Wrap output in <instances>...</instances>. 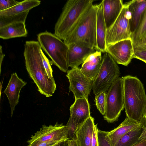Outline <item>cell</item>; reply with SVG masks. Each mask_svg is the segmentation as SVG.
Masks as SVG:
<instances>
[{
  "label": "cell",
  "mask_w": 146,
  "mask_h": 146,
  "mask_svg": "<svg viewBox=\"0 0 146 146\" xmlns=\"http://www.w3.org/2000/svg\"><path fill=\"white\" fill-rule=\"evenodd\" d=\"M114 59L107 52L102 56V61L98 73L94 80L92 89L96 95L107 92L113 83L119 77V68Z\"/></svg>",
  "instance_id": "7"
},
{
  "label": "cell",
  "mask_w": 146,
  "mask_h": 146,
  "mask_svg": "<svg viewBox=\"0 0 146 146\" xmlns=\"http://www.w3.org/2000/svg\"><path fill=\"white\" fill-rule=\"evenodd\" d=\"M133 47L146 49V43L144 44L133 46Z\"/></svg>",
  "instance_id": "38"
},
{
  "label": "cell",
  "mask_w": 146,
  "mask_h": 146,
  "mask_svg": "<svg viewBox=\"0 0 146 146\" xmlns=\"http://www.w3.org/2000/svg\"><path fill=\"white\" fill-rule=\"evenodd\" d=\"M130 19L131 14L128 10L127 2L123 4V8L117 19L106 31V47L121 40L131 38Z\"/></svg>",
  "instance_id": "8"
},
{
  "label": "cell",
  "mask_w": 146,
  "mask_h": 146,
  "mask_svg": "<svg viewBox=\"0 0 146 146\" xmlns=\"http://www.w3.org/2000/svg\"><path fill=\"white\" fill-rule=\"evenodd\" d=\"M29 11L9 16H0V28L18 23H25Z\"/></svg>",
  "instance_id": "25"
},
{
  "label": "cell",
  "mask_w": 146,
  "mask_h": 146,
  "mask_svg": "<svg viewBox=\"0 0 146 146\" xmlns=\"http://www.w3.org/2000/svg\"><path fill=\"white\" fill-rule=\"evenodd\" d=\"M93 0H69L65 4L54 27V34L63 40Z\"/></svg>",
  "instance_id": "4"
},
{
  "label": "cell",
  "mask_w": 146,
  "mask_h": 146,
  "mask_svg": "<svg viewBox=\"0 0 146 146\" xmlns=\"http://www.w3.org/2000/svg\"><path fill=\"white\" fill-rule=\"evenodd\" d=\"M66 125L56 122L54 125H43L27 141L28 145L46 142H60L69 139Z\"/></svg>",
  "instance_id": "9"
},
{
  "label": "cell",
  "mask_w": 146,
  "mask_h": 146,
  "mask_svg": "<svg viewBox=\"0 0 146 146\" xmlns=\"http://www.w3.org/2000/svg\"><path fill=\"white\" fill-rule=\"evenodd\" d=\"M133 146H146V139H143L140 140Z\"/></svg>",
  "instance_id": "36"
},
{
  "label": "cell",
  "mask_w": 146,
  "mask_h": 146,
  "mask_svg": "<svg viewBox=\"0 0 146 146\" xmlns=\"http://www.w3.org/2000/svg\"><path fill=\"white\" fill-rule=\"evenodd\" d=\"M90 107L88 99H75V102L70 107L69 118L79 127L91 116Z\"/></svg>",
  "instance_id": "13"
},
{
  "label": "cell",
  "mask_w": 146,
  "mask_h": 146,
  "mask_svg": "<svg viewBox=\"0 0 146 146\" xmlns=\"http://www.w3.org/2000/svg\"><path fill=\"white\" fill-rule=\"evenodd\" d=\"M41 53L43 64L47 76L49 78L52 80H54L53 77V70L51 65L53 64L52 62L50 61L43 53L42 50Z\"/></svg>",
  "instance_id": "28"
},
{
  "label": "cell",
  "mask_w": 146,
  "mask_h": 146,
  "mask_svg": "<svg viewBox=\"0 0 146 146\" xmlns=\"http://www.w3.org/2000/svg\"><path fill=\"white\" fill-rule=\"evenodd\" d=\"M98 129L97 124H95L94 127L93 133L91 140V146H98L97 137Z\"/></svg>",
  "instance_id": "33"
},
{
  "label": "cell",
  "mask_w": 146,
  "mask_h": 146,
  "mask_svg": "<svg viewBox=\"0 0 146 146\" xmlns=\"http://www.w3.org/2000/svg\"><path fill=\"white\" fill-rule=\"evenodd\" d=\"M140 125V123L126 117L117 127L108 132L107 137L114 146L123 136L131 130Z\"/></svg>",
  "instance_id": "20"
},
{
  "label": "cell",
  "mask_w": 146,
  "mask_h": 146,
  "mask_svg": "<svg viewBox=\"0 0 146 146\" xmlns=\"http://www.w3.org/2000/svg\"><path fill=\"white\" fill-rule=\"evenodd\" d=\"M66 76L69 82V92H72L75 99H88L92 89L94 81L85 75L78 67L68 70Z\"/></svg>",
  "instance_id": "10"
},
{
  "label": "cell",
  "mask_w": 146,
  "mask_h": 146,
  "mask_svg": "<svg viewBox=\"0 0 146 146\" xmlns=\"http://www.w3.org/2000/svg\"><path fill=\"white\" fill-rule=\"evenodd\" d=\"M139 123L143 128V131L139 138V141L143 139H146V108Z\"/></svg>",
  "instance_id": "32"
},
{
  "label": "cell",
  "mask_w": 146,
  "mask_h": 146,
  "mask_svg": "<svg viewBox=\"0 0 146 146\" xmlns=\"http://www.w3.org/2000/svg\"><path fill=\"white\" fill-rule=\"evenodd\" d=\"M41 1L38 0H25L7 9L0 11V16H9L27 11L39 5Z\"/></svg>",
  "instance_id": "22"
},
{
  "label": "cell",
  "mask_w": 146,
  "mask_h": 146,
  "mask_svg": "<svg viewBox=\"0 0 146 146\" xmlns=\"http://www.w3.org/2000/svg\"><path fill=\"white\" fill-rule=\"evenodd\" d=\"M42 48L38 41H27L24 56L27 70L37 86L38 92L46 97L52 96L56 90L54 80L49 78L44 67Z\"/></svg>",
  "instance_id": "1"
},
{
  "label": "cell",
  "mask_w": 146,
  "mask_h": 146,
  "mask_svg": "<svg viewBox=\"0 0 146 146\" xmlns=\"http://www.w3.org/2000/svg\"><path fill=\"white\" fill-rule=\"evenodd\" d=\"M37 40L53 63L62 72H67L68 70L67 60L68 45L54 34L46 31L38 34Z\"/></svg>",
  "instance_id": "5"
},
{
  "label": "cell",
  "mask_w": 146,
  "mask_h": 146,
  "mask_svg": "<svg viewBox=\"0 0 146 146\" xmlns=\"http://www.w3.org/2000/svg\"><path fill=\"white\" fill-rule=\"evenodd\" d=\"M107 91L104 118L108 123H112L118 120L121 111L124 108L122 77L117 79Z\"/></svg>",
  "instance_id": "6"
},
{
  "label": "cell",
  "mask_w": 146,
  "mask_h": 146,
  "mask_svg": "<svg viewBox=\"0 0 146 146\" xmlns=\"http://www.w3.org/2000/svg\"><path fill=\"white\" fill-rule=\"evenodd\" d=\"M146 36V10L138 26L131 35L133 46L139 44Z\"/></svg>",
  "instance_id": "24"
},
{
  "label": "cell",
  "mask_w": 146,
  "mask_h": 146,
  "mask_svg": "<svg viewBox=\"0 0 146 146\" xmlns=\"http://www.w3.org/2000/svg\"><path fill=\"white\" fill-rule=\"evenodd\" d=\"M14 0H0V11L11 8L20 3Z\"/></svg>",
  "instance_id": "31"
},
{
  "label": "cell",
  "mask_w": 146,
  "mask_h": 146,
  "mask_svg": "<svg viewBox=\"0 0 146 146\" xmlns=\"http://www.w3.org/2000/svg\"><path fill=\"white\" fill-rule=\"evenodd\" d=\"M68 129V138L72 140L75 137V134L78 129L76 124L70 118L66 125Z\"/></svg>",
  "instance_id": "30"
},
{
  "label": "cell",
  "mask_w": 146,
  "mask_h": 146,
  "mask_svg": "<svg viewBox=\"0 0 146 146\" xmlns=\"http://www.w3.org/2000/svg\"><path fill=\"white\" fill-rule=\"evenodd\" d=\"M143 131L141 125L131 130L122 137L114 146H133L139 141Z\"/></svg>",
  "instance_id": "23"
},
{
  "label": "cell",
  "mask_w": 146,
  "mask_h": 146,
  "mask_svg": "<svg viewBox=\"0 0 146 146\" xmlns=\"http://www.w3.org/2000/svg\"><path fill=\"white\" fill-rule=\"evenodd\" d=\"M99 7V4H93L86 9L63 40L65 43H74L96 49V21Z\"/></svg>",
  "instance_id": "2"
},
{
  "label": "cell",
  "mask_w": 146,
  "mask_h": 146,
  "mask_svg": "<svg viewBox=\"0 0 146 146\" xmlns=\"http://www.w3.org/2000/svg\"><path fill=\"white\" fill-rule=\"evenodd\" d=\"M108 132L98 129L97 131L98 146H112L107 137Z\"/></svg>",
  "instance_id": "27"
},
{
  "label": "cell",
  "mask_w": 146,
  "mask_h": 146,
  "mask_svg": "<svg viewBox=\"0 0 146 146\" xmlns=\"http://www.w3.org/2000/svg\"><path fill=\"white\" fill-rule=\"evenodd\" d=\"M122 77L127 117L139 123L146 108V94L143 85L135 76L127 75Z\"/></svg>",
  "instance_id": "3"
},
{
  "label": "cell",
  "mask_w": 146,
  "mask_h": 146,
  "mask_svg": "<svg viewBox=\"0 0 146 146\" xmlns=\"http://www.w3.org/2000/svg\"><path fill=\"white\" fill-rule=\"evenodd\" d=\"M109 54L118 64L127 66L133 58V44L131 38L122 40L106 47Z\"/></svg>",
  "instance_id": "11"
},
{
  "label": "cell",
  "mask_w": 146,
  "mask_h": 146,
  "mask_svg": "<svg viewBox=\"0 0 146 146\" xmlns=\"http://www.w3.org/2000/svg\"><path fill=\"white\" fill-rule=\"evenodd\" d=\"M71 146H79L74 138L71 140Z\"/></svg>",
  "instance_id": "39"
},
{
  "label": "cell",
  "mask_w": 146,
  "mask_h": 146,
  "mask_svg": "<svg viewBox=\"0 0 146 146\" xmlns=\"http://www.w3.org/2000/svg\"><path fill=\"white\" fill-rule=\"evenodd\" d=\"M94 118L91 116L77 129L74 138L79 146H91Z\"/></svg>",
  "instance_id": "18"
},
{
  "label": "cell",
  "mask_w": 146,
  "mask_h": 146,
  "mask_svg": "<svg viewBox=\"0 0 146 146\" xmlns=\"http://www.w3.org/2000/svg\"><path fill=\"white\" fill-rule=\"evenodd\" d=\"M27 33L23 23H14L0 28V38L3 39L26 36Z\"/></svg>",
  "instance_id": "21"
},
{
  "label": "cell",
  "mask_w": 146,
  "mask_h": 146,
  "mask_svg": "<svg viewBox=\"0 0 146 146\" xmlns=\"http://www.w3.org/2000/svg\"><path fill=\"white\" fill-rule=\"evenodd\" d=\"M5 56V54H3L2 51V46L1 45L0 46V68H1L2 63Z\"/></svg>",
  "instance_id": "37"
},
{
  "label": "cell",
  "mask_w": 146,
  "mask_h": 146,
  "mask_svg": "<svg viewBox=\"0 0 146 146\" xmlns=\"http://www.w3.org/2000/svg\"><path fill=\"white\" fill-rule=\"evenodd\" d=\"M127 3L128 10L131 14V35L138 26L146 10V0H133Z\"/></svg>",
  "instance_id": "17"
},
{
  "label": "cell",
  "mask_w": 146,
  "mask_h": 146,
  "mask_svg": "<svg viewBox=\"0 0 146 146\" xmlns=\"http://www.w3.org/2000/svg\"><path fill=\"white\" fill-rule=\"evenodd\" d=\"M103 14L106 30L114 23L119 15L123 6L121 0H103Z\"/></svg>",
  "instance_id": "15"
},
{
  "label": "cell",
  "mask_w": 146,
  "mask_h": 146,
  "mask_svg": "<svg viewBox=\"0 0 146 146\" xmlns=\"http://www.w3.org/2000/svg\"><path fill=\"white\" fill-rule=\"evenodd\" d=\"M71 140L69 139L60 142L54 146H69L70 144Z\"/></svg>",
  "instance_id": "35"
},
{
  "label": "cell",
  "mask_w": 146,
  "mask_h": 146,
  "mask_svg": "<svg viewBox=\"0 0 146 146\" xmlns=\"http://www.w3.org/2000/svg\"><path fill=\"white\" fill-rule=\"evenodd\" d=\"M68 45L67 63L68 67L72 68L78 67L96 51L94 48L80 46L74 43H70Z\"/></svg>",
  "instance_id": "12"
},
{
  "label": "cell",
  "mask_w": 146,
  "mask_h": 146,
  "mask_svg": "<svg viewBox=\"0 0 146 146\" xmlns=\"http://www.w3.org/2000/svg\"><path fill=\"white\" fill-rule=\"evenodd\" d=\"M106 92H102L95 95L96 104L98 110L104 115L105 113Z\"/></svg>",
  "instance_id": "26"
},
{
  "label": "cell",
  "mask_w": 146,
  "mask_h": 146,
  "mask_svg": "<svg viewBox=\"0 0 146 146\" xmlns=\"http://www.w3.org/2000/svg\"><path fill=\"white\" fill-rule=\"evenodd\" d=\"M26 84V82L18 77L16 73L11 74L7 86L3 92L7 96L9 100L11 109V117L15 106L19 102L20 91Z\"/></svg>",
  "instance_id": "14"
},
{
  "label": "cell",
  "mask_w": 146,
  "mask_h": 146,
  "mask_svg": "<svg viewBox=\"0 0 146 146\" xmlns=\"http://www.w3.org/2000/svg\"><path fill=\"white\" fill-rule=\"evenodd\" d=\"M102 53L96 50L87 58L80 68L85 75L94 81L98 73L102 64Z\"/></svg>",
  "instance_id": "16"
},
{
  "label": "cell",
  "mask_w": 146,
  "mask_h": 146,
  "mask_svg": "<svg viewBox=\"0 0 146 146\" xmlns=\"http://www.w3.org/2000/svg\"><path fill=\"white\" fill-rule=\"evenodd\" d=\"M59 142H60L51 141L42 142L33 144L30 145H28V146H54Z\"/></svg>",
  "instance_id": "34"
},
{
  "label": "cell",
  "mask_w": 146,
  "mask_h": 146,
  "mask_svg": "<svg viewBox=\"0 0 146 146\" xmlns=\"http://www.w3.org/2000/svg\"><path fill=\"white\" fill-rule=\"evenodd\" d=\"M106 29L103 14L102 3L99 4L96 21V37L97 47L96 49L105 53L106 51Z\"/></svg>",
  "instance_id": "19"
},
{
  "label": "cell",
  "mask_w": 146,
  "mask_h": 146,
  "mask_svg": "<svg viewBox=\"0 0 146 146\" xmlns=\"http://www.w3.org/2000/svg\"><path fill=\"white\" fill-rule=\"evenodd\" d=\"M140 60L146 64V49L133 47V58Z\"/></svg>",
  "instance_id": "29"
},
{
  "label": "cell",
  "mask_w": 146,
  "mask_h": 146,
  "mask_svg": "<svg viewBox=\"0 0 146 146\" xmlns=\"http://www.w3.org/2000/svg\"><path fill=\"white\" fill-rule=\"evenodd\" d=\"M69 146H71V141L70 144Z\"/></svg>",
  "instance_id": "40"
}]
</instances>
